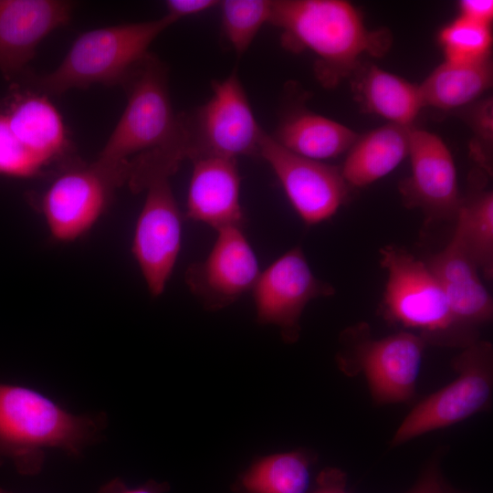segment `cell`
I'll list each match as a JSON object with an SVG mask.
<instances>
[{
    "label": "cell",
    "instance_id": "cell-19",
    "mask_svg": "<svg viewBox=\"0 0 493 493\" xmlns=\"http://www.w3.org/2000/svg\"><path fill=\"white\" fill-rule=\"evenodd\" d=\"M411 128L387 123L359 136L341 167L347 184L364 187L393 171L408 156Z\"/></svg>",
    "mask_w": 493,
    "mask_h": 493
},
{
    "label": "cell",
    "instance_id": "cell-6",
    "mask_svg": "<svg viewBox=\"0 0 493 493\" xmlns=\"http://www.w3.org/2000/svg\"><path fill=\"white\" fill-rule=\"evenodd\" d=\"M202 106L183 113L186 160L258 155L264 130L257 123L236 71L212 84Z\"/></svg>",
    "mask_w": 493,
    "mask_h": 493
},
{
    "label": "cell",
    "instance_id": "cell-13",
    "mask_svg": "<svg viewBox=\"0 0 493 493\" xmlns=\"http://www.w3.org/2000/svg\"><path fill=\"white\" fill-rule=\"evenodd\" d=\"M408 156L411 174L399 185L405 206L421 209L430 222L456 219L462 198L446 144L436 134L412 127Z\"/></svg>",
    "mask_w": 493,
    "mask_h": 493
},
{
    "label": "cell",
    "instance_id": "cell-15",
    "mask_svg": "<svg viewBox=\"0 0 493 493\" xmlns=\"http://www.w3.org/2000/svg\"><path fill=\"white\" fill-rule=\"evenodd\" d=\"M64 0H0V72L15 82L25 77L38 44L71 19Z\"/></svg>",
    "mask_w": 493,
    "mask_h": 493
},
{
    "label": "cell",
    "instance_id": "cell-16",
    "mask_svg": "<svg viewBox=\"0 0 493 493\" xmlns=\"http://www.w3.org/2000/svg\"><path fill=\"white\" fill-rule=\"evenodd\" d=\"M1 103L14 135L43 170L68 156L63 118L47 94L16 80Z\"/></svg>",
    "mask_w": 493,
    "mask_h": 493
},
{
    "label": "cell",
    "instance_id": "cell-25",
    "mask_svg": "<svg viewBox=\"0 0 493 493\" xmlns=\"http://www.w3.org/2000/svg\"><path fill=\"white\" fill-rule=\"evenodd\" d=\"M219 5L224 35L235 52L243 55L261 27L269 23L272 1L225 0Z\"/></svg>",
    "mask_w": 493,
    "mask_h": 493
},
{
    "label": "cell",
    "instance_id": "cell-11",
    "mask_svg": "<svg viewBox=\"0 0 493 493\" xmlns=\"http://www.w3.org/2000/svg\"><path fill=\"white\" fill-rule=\"evenodd\" d=\"M136 222L131 252L153 297L165 289L182 244V217L169 179L152 182Z\"/></svg>",
    "mask_w": 493,
    "mask_h": 493
},
{
    "label": "cell",
    "instance_id": "cell-24",
    "mask_svg": "<svg viewBox=\"0 0 493 493\" xmlns=\"http://www.w3.org/2000/svg\"><path fill=\"white\" fill-rule=\"evenodd\" d=\"M467 254L487 280L493 277V194L480 191L462 199L456 228Z\"/></svg>",
    "mask_w": 493,
    "mask_h": 493
},
{
    "label": "cell",
    "instance_id": "cell-21",
    "mask_svg": "<svg viewBox=\"0 0 493 493\" xmlns=\"http://www.w3.org/2000/svg\"><path fill=\"white\" fill-rule=\"evenodd\" d=\"M489 57L474 62L445 60L418 86L423 107L452 110L484 93L492 84Z\"/></svg>",
    "mask_w": 493,
    "mask_h": 493
},
{
    "label": "cell",
    "instance_id": "cell-5",
    "mask_svg": "<svg viewBox=\"0 0 493 493\" xmlns=\"http://www.w3.org/2000/svg\"><path fill=\"white\" fill-rule=\"evenodd\" d=\"M380 265L387 273L383 308L389 320L419 330L426 343L465 348L476 341L456 322L425 261L400 246H386L380 250Z\"/></svg>",
    "mask_w": 493,
    "mask_h": 493
},
{
    "label": "cell",
    "instance_id": "cell-22",
    "mask_svg": "<svg viewBox=\"0 0 493 493\" xmlns=\"http://www.w3.org/2000/svg\"><path fill=\"white\" fill-rule=\"evenodd\" d=\"M356 93L367 111L400 126L411 127L423 108L418 86L376 66L362 72Z\"/></svg>",
    "mask_w": 493,
    "mask_h": 493
},
{
    "label": "cell",
    "instance_id": "cell-7",
    "mask_svg": "<svg viewBox=\"0 0 493 493\" xmlns=\"http://www.w3.org/2000/svg\"><path fill=\"white\" fill-rule=\"evenodd\" d=\"M453 360L456 379L419 403L403 420L391 445L459 423L489 406L493 390V348L476 341Z\"/></svg>",
    "mask_w": 493,
    "mask_h": 493
},
{
    "label": "cell",
    "instance_id": "cell-31",
    "mask_svg": "<svg viewBox=\"0 0 493 493\" xmlns=\"http://www.w3.org/2000/svg\"><path fill=\"white\" fill-rule=\"evenodd\" d=\"M460 16L490 26L493 19V1L463 0L459 2Z\"/></svg>",
    "mask_w": 493,
    "mask_h": 493
},
{
    "label": "cell",
    "instance_id": "cell-2",
    "mask_svg": "<svg viewBox=\"0 0 493 493\" xmlns=\"http://www.w3.org/2000/svg\"><path fill=\"white\" fill-rule=\"evenodd\" d=\"M107 425L104 413L74 414L34 389L0 383V465L9 460L21 475L38 474L47 448L79 456Z\"/></svg>",
    "mask_w": 493,
    "mask_h": 493
},
{
    "label": "cell",
    "instance_id": "cell-28",
    "mask_svg": "<svg viewBox=\"0 0 493 493\" xmlns=\"http://www.w3.org/2000/svg\"><path fill=\"white\" fill-rule=\"evenodd\" d=\"M408 493H453L446 486L437 459L430 463L424 470L416 484Z\"/></svg>",
    "mask_w": 493,
    "mask_h": 493
},
{
    "label": "cell",
    "instance_id": "cell-27",
    "mask_svg": "<svg viewBox=\"0 0 493 493\" xmlns=\"http://www.w3.org/2000/svg\"><path fill=\"white\" fill-rule=\"evenodd\" d=\"M42 171V167L14 135L0 101V174L27 178Z\"/></svg>",
    "mask_w": 493,
    "mask_h": 493
},
{
    "label": "cell",
    "instance_id": "cell-18",
    "mask_svg": "<svg viewBox=\"0 0 493 493\" xmlns=\"http://www.w3.org/2000/svg\"><path fill=\"white\" fill-rule=\"evenodd\" d=\"M186 216L216 231L242 227L245 214L240 202V174L236 159L210 156L192 161Z\"/></svg>",
    "mask_w": 493,
    "mask_h": 493
},
{
    "label": "cell",
    "instance_id": "cell-17",
    "mask_svg": "<svg viewBox=\"0 0 493 493\" xmlns=\"http://www.w3.org/2000/svg\"><path fill=\"white\" fill-rule=\"evenodd\" d=\"M457 325L477 341V329L492 320L493 300L455 230L447 245L425 261Z\"/></svg>",
    "mask_w": 493,
    "mask_h": 493
},
{
    "label": "cell",
    "instance_id": "cell-33",
    "mask_svg": "<svg viewBox=\"0 0 493 493\" xmlns=\"http://www.w3.org/2000/svg\"><path fill=\"white\" fill-rule=\"evenodd\" d=\"M0 493H11V492L0 488Z\"/></svg>",
    "mask_w": 493,
    "mask_h": 493
},
{
    "label": "cell",
    "instance_id": "cell-23",
    "mask_svg": "<svg viewBox=\"0 0 493 493\" xmlns=\"http://www.w3.org/2000/svg\"><path fill=\"white\" fill-rule=\"evenodd\" d=\"M311 457L305 451L271 454L258 458L235 484L236 493H307Z\"/></svg>",
    "mask_w": 493,
    "mask_h": 493
},
{
    "label": "cell",
    "instance_id": "cell-12",
    "mask_svg": "<svg viewBox=\"0 0 493 493\" xmlns=\"http://www.w3.org/2000/svg\"><path fill=\"white\" fill-rule=\"evenodd\" d=\"M216 232L207 257L191 264L184 276L190 291L211 311L226 308L252 290L260 274L257 257L242 227Z\"/></svg>",
    "mask_w": 493,
    "mask_h": 493
},
{
    "label": "cell",
    "instance_id": "cell-32",
    "mask_svg": "<svg viewBox=\"0 0 493 493\" xmlns=\"http://www.w3.org/2000/svg\"><path fill=\"white\" fill-rule=\"evenodd\" d=\"M311 493H348L346 475L340 469L328 467L317 477V487Z\"/></svg>",
    "mask_w": 493,
    "mask_h": 493
},
{
    "label": "cell",
    "instance_id": "cell-9",
    "mask_svg": "<svg viewBox=\"0 0 493 493\" xmlns=\"http://www.w3.org/2000/svg\"><path fill=\"white\" fill-rule=\"evenodd\" d=\"M252 292L257 322L278 327L283 341L293 343L308 303L335 290L313 274L302 249L295 246L260 271Z\"/></svg>",
    "mask_w": 493,
    "mask_h": 493
},
{
    "label": "cell",
    "instance_id": "cell-29",
    "mask_svg": "<svg viewBox=\"0 0 493 493\" xmlns=\"http://www.w3.org/2000/svg\"><path fill=\"white\" fill-rule=\"evenodd\" d=\"M216 0H168L165 2L166 14L178 21L181 18L205 12L216 5Z\"/></svg>",
    "mask_w": 493,
    "mask_h": 493
},
{
    "label": "cell",
    "instance_id": "cell-1",
    "mask_svg": "<svg viewBox=\"0 0 493 493\" xmlns=\"http://www.w3.org/2000/svg\"><path fill=\"white\" fill-rule=\"evenodd\" d=\"M269 23L280 30L283 47L316 57V76L327 88L358 68L362 56L381 57L392 44L387 29H369L343 0L272 1Z\"/></svg>",
    "mask_w": 493,
    "mask_h": 493
},
{
    "label": "cell",
    "instance_id": "cell-4",
    "mask_svg": "<svg viewBox=\"0 0 493 493\" xmlns=\"http://www.w3.org/2000/svg\"><path fill=\"white\" fill-rule=\"evenodd\" d=\"M122 85L125 110L95 161L126 173L128 162L140 154L182 146L183 123L172 106L166 68L156 57L149 53Z\"/></svg>",
    "mask_w": 493,
    "mask_h": 493
},
{
    "label": "cell",
    "instance_id": "cell-20",
    "mask_svg": "<svg viewBox=\"0 0 493 493\" xmlns=\"http://www.w3.org/2000/svg\"><path fill=\"white\" fill-rule=\"evenodd\" d=\"M272 137L287 150L321 162L348 152L359 136L338 121L301 111L282 121Z\"/></svg>",
    "mask_w": 493,
    "mask_h": 493
},
{
    "label": "cell",
    "instance_id": "cell-10",
    "mask_svg": "<svg viewBox=\"0 0 493 493\" xmlns=\"http://www.w3.org/2000/svg\"><path fill=\"white\" fill-rule=\"evenodd\" d=\"M258 156L271 167L292 207L306 225L330 218L346 201L349 185L340 167L298 155L262 133Z\"/></svg>",
    "mask_w": 493,
    "mask_h": 493
},
{
    "label": "cell",
    "instance_id": "cell-26",
    "mask_svg": "<svg viewBox=\"0 0 493 493\" xmlns=\"http://www.w3.org/2000/svg\"><path fill=\"white\" fill-rule=\"evenodd\" d=\"M445 60L474 62L489 57L492 44L490 26L463 16L446 25L439 33Z\"/></svg>",
    "mask_w": 493,
    "mask_h": 493
},
{
    "label": "cell",
    "instance_id": "cell-3",
    "mask_svg": "<svg viewBox=\"0 0 493 493\" xmlns=\"http://www.w3.org/2000/svg\"><path fill=\"white\" fill-rule=\"evenodd\" d=\"M169 15L145 22L95 28L79 35L59 66L43 76L26 74L19 80L47 95L95 84L125 81L149 54L152 43L176 23Z\"/></svg>",
    "mask_w": 493,
    "mask_h": 493
},
{
    "label": "cell",
    "instance_id": "cell-8",
    "mask_svg": "<svg viewBox=\"0 0 493 493\" xmlns=\"http://www.w3.org/2000/svg\"><path fill=\"white\" fill-rule=\"evenodd\" d=\"M124 177L121 171L96 161L63 168L40 200L53 237L69 242L88 232L105 211L114 189L125 184Z\"/></svg>",
    "mask_w": 493,
    "mask_h": 493
},
{
    "label": "cell",
    "instance_id": "cell-14",
    "mask_svg": "<svg viewBox=\"0 0 493 493\" xmlns=\"http://www.w3.org/2000/svg\"><path fill=\"white\" fill-rule=\"evenodd\" d=\"M353 351L373 400L380 404L405 403L415 392L427 344L417 334L402 331L372 340L365 337Z\"/></svg>",
    "mask_w": 493,
    "mask_h": 493
},
{
    "label": "cell",
    "instance_id": "cell-30",
    "mask_svg": "<svg viewBox=\"0 0 493 493\" xmlns=\"http://www.w3.org/2000/svg\"><path fill=\"white\" fill-rule=\"evenodd\" d=\"M169 489L167 482H157L152 479L139 487L129 488L121 478L115 477L102 485L98 493H166Z\"/></svg>",
    "mask_w": 493,
    "mask_h": 493
}]
</instances>
